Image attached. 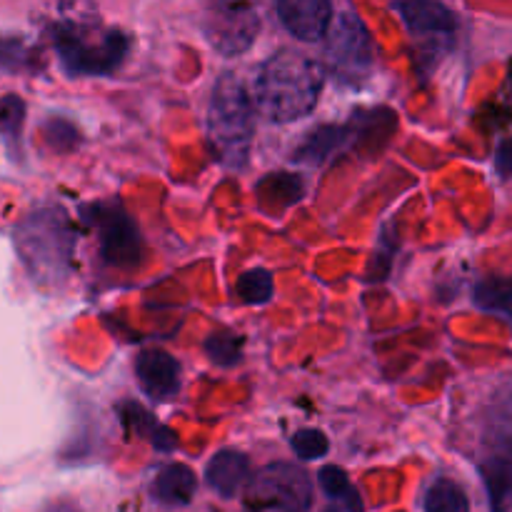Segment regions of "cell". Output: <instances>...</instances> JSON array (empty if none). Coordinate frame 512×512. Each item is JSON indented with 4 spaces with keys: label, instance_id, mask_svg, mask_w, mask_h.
<instances>
[{
    "label": "cell",
    "instance_id": "ac0fdd59",
    "mask_svg": "<svg viewBox=\"0 0 512 512\" xmlns=\"http://www.w3.org/2000/svg\"><path fill=\"white\" fill-rule=\"evenodd\" d=\"M425 512H470V500L453 480H438L425 495Z\"/></svg>",
    "mask_w": 512,
    "mask_h": 512
},
{
    "label": "cell",
    "instance_id": "8fae6325",
    "mask_svg": "<svg viewBox=\"0 0 512 512\" xmlns=\"http://www.w3.org/2000/svg\"><path fill=\"white\" fill-rule=\"evenodd\" d=\"M400 15L413 35L428 40H450L455 18L440 0H403Z\"/></svg>",
    "mask_w": 512,
    "mask_h": 512
},
{
    "label": "cell",
    "instance_id": "2e32d148",
    "mask_svg": "<svg viewBox=\"0 0 512 512\" xmlns=\"http://www.w3.org/2000/svg\"><path fill=\"white\" fill-rule=\"evenodd\" d=\"M318 483L330 500L343 503V508L348 512H363V500H360V493L355 490V485L350 483L345 470L335 468V465H325L318 473Z\"/></svg>",
    "mask_w": 512,
    "mask_h": 512
},
{
    "label": "cell",
    "instance_id": "4fadbf2b",
    "mask_svg": "<svg viewBox=\"0 0 512 512\" xmlns=\"http://www.w3.org/2000/svg\"><path fill=\"white\" fill-rule=\"evenodd\" d=\"M198 480L195 473L183 463L165 465L153 483V493L165 505H188L195 498Z\"/></svg>",
    "mask_w": 512,
    "mask_h": 512
},
{
    "label": "cell",
    "instance_id": "603a6c76",
    "mask_svg": "<svg viewBox=\"0 0 512 512\" xmlns=\"http://www.w3.org/2000/svg\"><path fill=\"white\" fill-rule=\"evenodd\" d=\"M30 65V53L20 40L0 38V70L5 73H18Z\"/></svg>",
    "mask_w": 512,
    "mask_h": 512
},
{
    "label": "cell",
    "instance_id": "5b68a950",
    "mask_svg": "<svg viewBox=\"0 0 512 512\" xmlns=\"http://www.w3.org/2000/svg\"><path fill=\"white\" fill-rule=\"evenodd\" d=\"M323 38L330 68L345 83H360L370 75L375 63V45L368 28L355 13H343L330 20Z\"/></svg>",
    "mask_w": 512,
    "mask_h": 512
},
{
    "label": "cell",
    "instance_id": "cb8c5ba5",
    "mask_svg": "<svg viewBox=\"0 0 512 512\" xmlns=\"http://www.w3.org/2000/svg\"><path fill=\"white\" fill-rule=\"evenodd\" d=\"M508 160H510V155H508V143H500L498 155H495V163H498V170H500V175H503V178H508V173H510Z\"/></svg>",
    "mask_w": 512,
    "mask_h": 512
},
{
    "label": "cell",
    "instance_id": "44dd1931",
    "mask_svg": "<svg viewBox=\"0 0 512 512\" xmlns=\"http://www.w3.org/2000/svg\"><path fill=\"white\" fill-rule=\"evenodd\" d=\"M205 353L208 358L213 360L215 365L220 368H230L240 360V340L230 333H218V335H210L205 340Z\"/></svg>",
    "mask_w": 512,
    "mask_h": 512
},
{
    "label": "cell",
    "instance_id": "5bb4252c",
    "mask_svg": "<svg viewBox=\"0 0 512 512\" xmlns=\"http://www.w3.org/2000/svg\"><path fill=\"white\" fill-rule=\"evenodd\" d=\"M348 140V128H338V125H325V128L313 130L308 138L303 140L298 150H295V160L308 165H318L328 160L335 150L343 148Z\"/></svg>",
    "mask_w": 512,
    "mask_h": 512
},
{
    "label": "cell",
    "instance_id": "9a60e30c",
    "mask_svg": "<svg viewBox=\"0 0 512 512\" xmlns=\"http://www.w3.org/2000/svg\"><path fill=\"white\" fill-rule=\"evenodd\" d=\"M300 195H303V183L293 175L275 173L270 178H265L258 185V198L265 208L270 210H285L288 205L298 203Z\"/></svg>",
    "mask_w": 512,
    "mask_h": 512
},
{
    "label": "cell",
    "instance_id": "ffe728a7",
    "mask_svg": "<svg viewBox=\"0 0 512 512\" xmlns=\"http://www.w3.org/2000/svg\"><path fill=\"white\" fill-rule=\"evenodd\" d=\"M485 485H488L490 495V508L495 512H503L505 503H508L510 493V463L508 458H493L483 468Z\"/></svg>",
    "mask_w": 512,
    "mask_h": 512
},
{
    "label": "cell",
    "instance_id": "ba28073f",
    "mask_svg": "<svg viewBox=\"0 0 512 512\" xmlns=\"http://www.w3.org/2000/svg\"><path fill=\"white\" fill-rule=\"evenodd\" d=\"M100 238L103 258L115 268H133L140 260V235L130 215L118 203H100L90 208Z\"/></svg>",
    "mask_w": 512,
    "mask_h": 512
},
{
    "label": "cell",
    "instance_id": "9c48e42d",
    "mask_svg": "<svg viewBox=\"0 0 512 512\" xmlns=\"http://www.w3.org/2000/svg\"><path fill=\"white\" fill-rule=\"evenodd\" d=\"M140 388L158 403L173 400L180 390V363L165 350H143L135 360Z\"/></svg>",
    "mask_w": 512,
    "mask_h": 512
},
{
    "label": "cell",
    "instance_id": "52a82bcc",
    "mask_svg": "<svg viewBox=\"0 0 512 512\" xmlns=\"http://www.w3.org/2000/svg\"><path fill=\"white\" fill-rule=\"evenodd\" d=\"M250 498L260 508L275 512H310L313 483L303 468L290 463H273L258 473L250 488Z\"/></svg>",
    "mask_w": 512,
    "mask_h": 512
},
{
    "label": "cell",
    "instance_id": "6da1fadb",
    "mask_svg": "<svg viewBox=\"0 0 512 512\" xmlns=\"http://www.w3.org/2000/svg\"><path fill=\"white\" fill-rule=\"evenodd\" d=\"M323 65L298 50H280L263 63L253 98L273 123H293L313 113L323 90Z\"/></svg>",
    "mask_w": 512,
    "mask_h": 512
},
{
    "label": "cell",
    "instance_id": "8992f818",
    "mask_svg": "<svg viewBox=\"0 0 512 512\" xmlns=\"http://www.w3.org/2000/svg\"><path fill=\"white\" fill-rule=\"evenodd\" d=\"M260 15L250 0H210L205 13V38L220 55H240L255 43Z\"/></svg>",
    "mask_w": 512,
    "mask_h": 512
},
{
    "label": "cell",
    "instance_id": "d6986e66",
    "mask_svg": "<svg viewBox=\"0 0 512 512\" xmlns=\"http://www.w3.org/2000/svg\"><path fill=\"white\" fill-rule=\"evenodd\" d=\"M235 290H238L240 300H245L248 305H265L273 300L275 293L273 275L263 268L245 270L238 278V283H235Z\"/></svg>",
    "mask_w": 512,
    "mask_h": 512
},
{
    "label": "cell",
    "instance_id": "7c38bea8",
    "mask_svg": "<svg viewBox=\"0 0 512 512\" xmlns=\"http://www.w3.org/2000/svg\"><path fill=\"white\" fill-rule=\"evenodd\" d=\"M250 478V463L238 450H220L205 468V480L220 498H233Z\"/></svg>",
    "mask_w": 512,
    "mask_h": 512
},
{
    "label": "cell",
    "instance_id": "3957f363",
    "mask_svg": "<svg viewBox=\"0 0 512 512\" xmlns=\"http://www.w3.org/2000/svg\"><path fill=\"white\" fill-rule=\"evenodd\" d=\"M15 248L28 273L48 288L70 275L75 240L63 210L43 208L30 213L15 228Z\"/></svg>",
    "mask_w": 512,
    "mask_h": 512
},
{
    "label": "cell",
    "instance_id": "277c9868",
    "mask_svg": "<svg viewBox=\"0 0 512 512\" xmlns=\"http://www.w3.org/2000/svg\"><path fill=\"white\" fill-rule=\"evenodd\" d=\"M53 48L60 65L70 75H108L120 68L128 55V38L118 30H100L90 25H55Z\"/></svg>",
    "mask_w": 512,
    "mask_h": 512
},
{
    "label": "cell",
    "instance_id": "7a4b0ae2",
    "mask_svg": "<svg viewBox=\"0 0 512 512\" xmlns=\"http://www.w3.org/2000/svg\"><path fill=\"white\" fill-rule=\"evenodd\" d=\"M255 133V108L240 78L225 73L213 85L208 108V138L213 153L225 168L243 170L248 165Z\"/></svg>",
    "mask_w": 512,
    "mask_h": 512
},
{
    "label": "cell",
    "instance_id": "30bf717a",
    "mask_svg": "<svg viewBox=\"0 0 512 512\" xmlns=\"http://www.w3.org/2000/svg\"><path fill=\"white\" fill-rule=\"evenodd\" d=\"M278 18L290 35L315 43L333 20V5L330 0H278Z\"/></svg>",
    "mask_w": 512,
    "mask_h": 512
},
{
    "label": "cell",
    "instance_id": "7402d4cb",
    "mask_svg": "<svg viewBox=\"0 0 512 512\" xmlns=\"http://www.w3.org/2000/svg\"><path fill=\"white\" fill-rule=\"evenodd\" d=\"M290 445H293L295 455H298L300 460H320L323 455H328V438H325L320 430H313V428H305V430H298V433L293 435V440H290Z\"/></svg>",
    "mask_w": 512,
    "mask_h": 512
},
{
    "label": "cell",
    "instance_id": "e0dca14e",
    "mask_svg": "<svg viewBox=\"0 0 512 512\" xmlns=\"http://www.w3.org/2000/svg\"><path fill=\"white\" fill-rule=\"evenodd\" d=\"M473 300L478 308L488 310V313H500L503 318L510 315V300H512V288L508 278H488L480 280L475 285Z\"/></svg>",
    "mask_w": 512,
    "mask_h": 512
}]
</instances>
